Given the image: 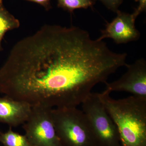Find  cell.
Returning a JSON list of instances; mask_svg holds the SVG:
<instances>
[{
    "instance_id": "cell-10",
    "label": "cell",
    "mask_w": 146,
    "mask_h": 146,
    "mask_svg": "<svg viewBox=\"0 0 146 146\" xmlns=\"http://www.w3.org/2000/svg\"><path fill=\"white\" fill-rule=\"evenodd\" d=\"M0 143L4 146H33L25 135L13 131L11 127L4 133L0 131Z\"/></svg>"
},
{
    "instance_id": "cell-2",
    "label": "cell",
    "mask_w": 146,
    "mask_h": 146,
    "mask_svg": "<svg viewBox=\"0 0 146 146\" xmlns=\"http://www.w3.org/2000/svg\"><path fill=\"white\" fill-rule=\"evenodd\" d=\"M105 90L100 99L117 127L121 146H146V98L115 100Z\"/></svg>"
},
{
    "instance_id": "cell-11",
    "label": "cell",
    "mask_w": 146,
    "mask_h": 146,
    "mask_svg": "<svg viewBox=\"0 0 146 146\" xmlns=\"http://www.w3.org/2000/svg\"><path fill=\"white\" fill-rule=\"evenodd\" d=\"M58 7L72 13L78 9L92 7L96 2L95 0H57Z\"/></svg>"
},
{
    "instance_id": "cell-4",
    "label": "cell",
    "mask_w": 146,
    "mask_h": 146,
    "mask_svg": "<svg viewBox=\"0 0 146 146\" xmlns=\"http://www.w3.org/2000/svg\"><path fill=\"white\" fill-rule=\"evenodd\" d=\"M98 146H121L117 127L100 99L92 93L82 104Z\"/></svg>"
},
{
    "instance_id": "cell-7",
    "label": "cell",
    "mask_w": 146,
    "mask_h": 146,
    "mask_svg": "<svg viewBox=\"0 0 146 146\" xmlns=\"http://www.w3.org/2000/svg\"><path fill=\"white\" fill-rule=\"evenodd\" d=\"M117 16L112 22L107 23L106 28L101 31L98 39H113L116 44H125L136 41L140 38V33L135 25L136 18L133 13L129 14L118 10Z\"/></svg>"
},
{
    "instance_id": "cell-14",
    "label": "cell",
    "mask_w": 146,
    "mask_h": 146,
    "mask_svg": "<svg viewBox=\"0 0 146 146\" xmlns=\"http://www.w3.org/2000/svg\"><path fill=\"white\" fill-rule=\"evenodd\" d=\"M28 1L32 2L40 5L44 7L46 10H48L51 8V6L50 3V0H25Z\"/></svg>"
},
{
    "instance_id": "cell-15",
    "label": "cell",
    "mask_w": 146,
    "mask_h": 146,
    "mask_svg": "<svg viewBox=\"0 0 146 146\" xmlns=\"http://www.w3.org/2000/svg\"><path fill=\"white\" fill-rule=\"evenodd\" d=\"M3 0H0V2L3 3Z\"/></svg>"
},
{
    "instance_id": "cell-9",
    "label": "cell",
    "mask_w": 146,
    "mask_h": 146,
    "mask_svg": "<svg viewBox=\"0 0 146 146\" xmlns=\"http://www.w3.org/2000/svg\"><path fill=\"white\" fill-rule=\"evenodd\" d=\"M20 23L18 19L11 14L0 2V51L3 50L2 41L7 31L19 27Z\"/></svg>"
},
{
    "instance_id": "cell-8",
    "label": "cell",
    "mask_w": 146,
    "mask_h": 146,
    "mask_svg": "<svg viewBox=\"0 0 146 146\" xmlns=\"http://www.w3.org/2000/svg\"><path fill=\"white\" fill-rule=\"evenodd\" d=\"M31 108V106L26 102L7 96L0 97V123L11 127L23 125L29 119Z\"/></svg>"
},
{
    "instance_id": "cell-1",
    "label": "cell",
    "mask_w": 146,
    "mask_h": 146,
    "mask_svg": "<svg viewBox=\"0 0 146 146\" xmlns=\"http://www.w3.org/2000/svg\"><path fill=\"white\" fill-rule=\"evenodd\" d=\"M117 53L78 27L46 25L13 46L4 65L7 96L33 106L77 107L120 65Z\"/></svg>"
},
{
    "instance_id": "cell-13",
    "label": "cell",
    "mask_w": 146,
    "mask_h": 146,
    "mask_svg": "<svg viewBox=\"0 0 146 146\" xmlns=\"http://www.w3.org/2000/svg\"><path fill=\"white\" fill-rule=\"evenodd\" d=\"M135 1L138 2L139 3L138 7L136 8L133 12V14L138 17V15L145 11L146 9V0H135Z\"/></svg>"
},
{
    "instance_id": "cell-12",
    "label": "cell",
    "mask_w": 146,
    "mask_h": 146,
    "mask_svg": "<svg viewBox=\"0 0 146 146\" xmlns=\"http://www.w3.org/2000/svg\"><path fill=\"white\" fill-rule=\"evenodd\" d=\"M96 1V0H95ZM109 9L115 12L119 10V7L123 3V0H99Z\"/></svg>"
},
{
    "instance_id": "cell-3",
    "label": "cell",
    "mask_w": 146,
    "mask_h": 146,
    "mask_svg": "<svg viewBox=\"0 0 146 146\" xmlns=\"http://www.w3.org/2000/svg\"><path fill=\"white\" fill-rule=\"evenodd\" d=\"M55 130L63 146H98L88 119L77 107L52 108Z\"/></svg>"
},
{
    "instance_id": "cell-6",
    "label": "cell",
    "mask_w": 146,
    "mask_h": 146,
    "mask_svg": "<svg viewBox=\"0 0 146 146\" xmlns=\"http://www.w3.org/2000/svg\"><path fill=\"white\" fill-rule=\"evenodd\" d=\"M127 71L118 80L106 82V91L125 92L132 96L146 98V62L140 58L130 65H127Z\"/></svg>"
},
{
    "instance_id": "cell-5",
    "label": "cell",
    "mask_w": 146,
    "mask_h": 146,
    "mask_svg": "<svg viewBox=\"0 0 146 146\" xmlns=\"http://www.w3.org/2000/svg\"><path fill=\"white\" fill-rule=\"evenodd\" d=\"M52 108L41 105L32 106L30 115L23 128L33 146H63L55 130Z\"/></svg>"
}]
</instances>
